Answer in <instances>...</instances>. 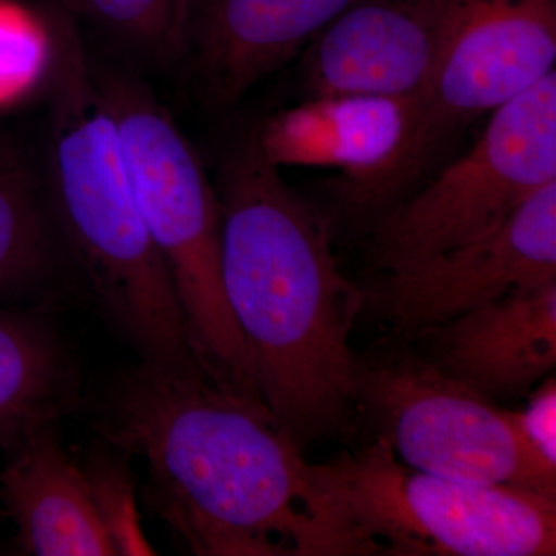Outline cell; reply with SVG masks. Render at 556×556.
Returning a JSON list of instances; mask_svg holds the SVG:
<instances>
[{
  "label": "cell",
  "instance_id": "cell-1",
  "mask_svg": "<svg viewBox=\"0 0 556 556\" xmlns=\"http://www.w3.org/2000/svg\"><path fill=\"white\" fill-rule=\"evenodd\" d=\"M98 428L144 460L149 506L192 554L375 555L268 405L200 367L139 362L110 387Z\"/></svg>",
  "mask_w": 556,
  "mask_h": 556
},
{
  "label": "cell",
  "instance_id": "cell-2",
  "mask_svg": "<svg viewBox=\"0 0 556 556\" xmlns=\"http://www.w3.org/2000/svg\"><path fill=\"white\" fill-rule=\"evenodd\" d=\"M222 285L260 397L300 445L356 412L350 334L364 289L338 265L327 226L260 149L255 130L219 174Z\"/></svg>",
  "mask_w": 556,
  "mask_h": 556
},
{
  "label": "cell",
  "instance_id": "cell-3",
  "mask_svg": "<svg viewBox=\"0 0 556 556\" xmlns=\"http://www.w3.org/2000/svg\"><path fill=\"white\" fill-rule=\"evenodd\" d=\"M50 22L54 56L40 169L60 244L78 265L102 316L141 362L200 367L89 51L68 16L54 14Z\"/></svg>",
  "mask_w": 556,
  "mask_h": 556
},
{
  "label": "cell",
  "instance_id": "cell-4",
  "mask_svg": "<svg viewBox=\"0 0 556 556\" xmlns=\"http://www.w3.org/2000/svg\"><path fill=\"white\" fill-rule=\"evenodd\" d=\"M91 62L118 127L139 208L177 292L197 364L218 386L260 397L247 343L223 292L218 193L199 153L141 80Z\"/></svg>",
  "mask_w": 556,
  "mask_h": 556
},
{
  "label": "cell",
  "instance_id": "cell-5",
  "mask_svg": "<svg viewBox=\"0 0 556 556\" xmlns=\"http://www.w3.org/2000/svg\"><path fill=\"white\" fill-rule=\"evenodd\" d=\"M316 470L375 555L556 554L555 497L417 470L379 437Z\"/></svg>",
  "mask_w": 556,
  "mask_h": 556
},
{
  "label": "cell",
  "instance_id": "cell-6",
  "mask_svg": "<svg viewBox=\"0 0 556 556\" xmlns=\"http://www.w3.org/2000/svg\"><path fill=\"white\" fill-rule=\"evenodd\" d=\"M356 412L407 466L438 477L555 497L556 473L527 452L510 409L450 378L404 340L354 358Z\"/></svg>",
  "mask_w": 556,
  "mask_h": 556
},
{
  "label": "cell",
  "instance_id": "cell-7",
  "mask_svg": "<svg viewBox=\"0 0 556 556\" xmlns=\"http://www.w3.org/2000/svg\"><path fill=\"white\" fill-rule=\"evenodd\" d=\"M555 181L556 72L490 113L473 146L426 188L383 208L376 263L394 269L484 237Z\"/></svg>",
  "mask_w": 556,
  "mask_h": 556
},
{
  "label": "cell",
  "instance_id": "cell-8",
  "mask_svg": "<svg viewBox=\"0 0 556 556\" xmlns=\"http://www.w3.org/2000/svg\"><path fill=\"white\" fill-rule=\"evenodd\" d=\"M439 7L441 51L419 97V166L457 127L556 72V0H439Z\"/></svg>",
  "mask_w": 556,
  "mask_h": 556
},
{
  "label": "cell",
  "instance_id": "cell-9",
  "mask_svg": "<svg viewBox=\"0 0 556 556\" xmlns=\"http://www.w3.org/2000/svg\"><path fill=\"white\" fill-rule=\"evenodd\" d=\"M556 280V181L484 237L386 270L364 289V309L388 338L419 339L431 329L518 289Z\"/></svg>",
  "mask_w": 556,
  "mask_h": 556
},
{
  "label": "cell",
  "instance_id": "cell-10",
  "mask_svg": "<svg viewBox=\"0 0 556 556\" xmlns=\"http://www.w3.org/2000/svg\"><path fill=\"white\" fill-rule=\"evenodd\" d=\"M419 97H313L255 127L274 166L339 169L351 207L386 208L415 174Z\"/></svg>",
  "mask_w": 556,
  "mask_h": 556
},
{
  "label": "cell",
  "instance_id": "cell-11",
  "mask_svg": "<svg viewBox=\"0 0 556 556\" xmlns=\"http://www.w3.org/2000/svg\"><path fill=\"white\" fill-rule=\"evenodd\" d=\"M442 42L439 0H356L306 47L313 97H420Z\"/></svg>",
  "mask_w": 556,
  "mask_h": 556
},
{
  "label": "cell",
  "instance_id": "cell-12",
  "mask_svg": "<svg viewBox=\"0 0 556 556\" xmlns=\"http://www.w3.org/2000/svg\"><path fill=\"white\" fill-rule=\"evenodd\" d=\"M356 0H190L185 60L217 108L239 102Z\"/></svg>",
  "mask_w": 556,
  "mask_h": 556
},
{
  "label": "cell",
  "instance_id": "cell-13",
  "mask_svg": "<svg viewBox=\"0 0 556 556\" xmlns=\"http://www.w3.org/2000/svg\"><path fill=\"white\" fill-rule=\"evenodd\" d=\"M420 338L450 378L493 401L517 396L555 375L556 280L508 292Z\"/></svg>",
  "mask_w": 556,
  "mask_h": 556
},
{
  "label": "cell",
  "instance_id": "cell-14",
  "mask_svg": "<svg viewBox=\"0 0 556 556\" xmlns=\"http://www.w3.org/2000/svg\"><path fill=\"white\" fill-rule=\"evenodd\" d=\"M7 457L0 495L16 526L21 555H116L83 470L62 447L54 426L33 431Z\"/></svg>",
  "mask_w": 556,
  "mask_h": 556
},
{
  "label": "cell",
  "instance_id": "cell-15",
  "mask_svg": "<svg viewBox=\"0 0 556 556\" xmlns=\"http://www.w3.org/2000/svg\"><path fill=\"white\" fill-rule=\"evenodd\" d=\"M78 376L58 332L38 311L0 303V450L54 426L78 401Z\"/></svg>",
  "mask_w": 556,
  "mask_h": 556
},
{
  "label": "cell",
  "instance_id": "cell-16",
  "mask_svg": "<svg viewBox=\"0 0 556 556\" xmlns=\"http://www.w3.org/2000/svg\"><path fill=\"white\" fill-rule=\"evenodd\" d=\"M61 244L40 161L24 142L0 137V303L39 291L53 276Z\"/></svg>",
  "mask_w": 556,
  "mask_h": 556
},
{
  "label": "cell",
  "instance_id": "cell-17",
  "mask_svg": "<svg viewBox=\"0 0 556 556\" xmlns=\"http://www.w3.org/2000/svg\"><path fill=\"white\" fill-rule=\"evenodd\" d=\"M131 58L156 67L185 60L190 0H61Z\"/></svg>",
  "mask_w": 556,
  "mask_h": 556
},
{
  "label": "cell",
  "instance_id": "cell-18",
  "mask_svg": "<svg viewBox=\"0 0 556 556\" xmlns=\"http://www.w3.org/2000/svg\"><path fill=\"white\" fill-rule=\"evenodd\" d=\"M53 56L50 22L13 3L0 2V108L46 89Z\"/></svg>",
  "mask_w": 556,
  "mask_h": 556
},
{
  "label": "cell",
  "instance_id": "cell-19",
  "mask_svg": "<svg viewBox=\"0 0 556 556\" xmlns=\"http://www.w3.org/2000/svg\"><path fill=\"white\" fill-rule=\"evenodd\" d=\"M93 506L116 555H155L142 532L134 477L123 457L97 450L79 464Z\"/></svg>",
  "mask_w": 556,
  "mask_h": 556
},
{
  "label": "cell",
  "instance_id": "cell-20",
  "mask_svg": "<svg viewBox=\"0 0 556 556\" xmlns=\"http://www.w3.org/2000/svg\"><path fill=\"white\" fill-rule=\"evenodd\" d=\"M511 426L521 444L541 466L556 473V379L541 380L525 407L510 409Z\"/></svg>",
  "mask_w": 556,
  "mask_h": 556
}]
</instances>
